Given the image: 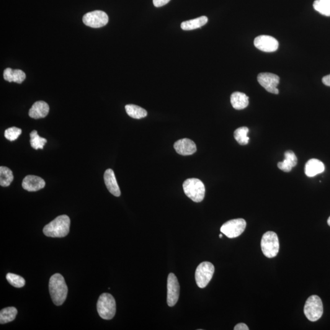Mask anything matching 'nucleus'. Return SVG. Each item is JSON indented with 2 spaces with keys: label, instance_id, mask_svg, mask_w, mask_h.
<instances>
[{
  "label": "nucleus",
  "instance_id": "6e6552de",
  "mask_svg": "<svg viewBox=\"0 0 330 330\" xmlns=\"http://www.w3.org/2000/svg\"><path fill=\"white\" fill-rule=\"evenodd\" d=\"M246 226L247 223L244 219H234L224 223L221 227L220 231L228 238H236L244 233Z\"/></svg>",
  "mask_w": 330,
  "mask_h": 330
},
{
  "label": "nucleus",
  "instance_id": "f8f14e48",
  "mask_svg": "<svg viewBox=\"0 0 330 330\" xmlns=\"http://www.w3.org/2000/svg\"><path fill=\"white\" fill-rule=\"evenodd\" d=\"M254 44L257 49L264 52H273L279 47V43L275 38L267 35L257 36L255 38Z\"/></svg>",
  "mask_w": 330,
  "mask_h": 330
},
{
  "label": "nucleus",
  "instance_id": "39448f33",
  "mask_svg": "<svg viewBox=\"0 0 330 330\" xmlns=\"http://www.w3.org/2000/svg\"><path fill=\"white\" fill-rule=\"evenodd\" d=\"M323 303L318 295L309 296L304 307V313L307 318L311 322H316L323 315Z\"/></svg>",
  "mask_w": 330,
  "mask_h": 330
},
{
  "label": "nucleus",
  "instance_id": "9b49d317",
  "mask_svg": "<svg viewBox=\"0 0 330 330\" xmlns=\"http://www.w3.org/2000/svg\"><path fill=\"white\" fill-rule=\"evenodd\" d=\"M257 81L266 91L274 94H279L277 86L280 83V77L272 73H260L257 76Z\"/></svg>",
  "mask_w": 330,
  "mask_h": 330
},
{
  "label": "nucleus",
  "instance_id": "b1692460",
  "mask_svg": "<svg viewBox=\"0 0 330 330\" xmlns=\"http://www.w3.org/2000/svg\"><path fill=\"white\" fill-rule=\"evenodd\" d=\"M14 179L12 171L8 167L1 166L0 167V185L6 187L9 186Z\"/></svg>",
  "mask_w": 330,
  "mask_h": 330
},
{
  "label": "nucleus",
  "instance_id": "bb28decb",
  "mask_svg": "<svg viewBox=\"0 0 330 330\" xmlns=\"http://www.w3.org/2000/svg\"><path fill=\"white\" fill-rule=\"evenodd\" d=\"M30 144L33 149L38 150V149H43L45 144L47 143V140L45 138L41 137L38 134V131L33 130L30 133Z\"/></svg>",
  "mask_w": 330,
  "mask_h": 330
},
{
  "label": "nucleus",
  "instance_id": "f3484780",
  "mask_svg": "<svg viewBox=\"0 0 330 330\" xmlns=\"http://www.w3.org/2000/svg\"><path fill=\"white\" fill-rule=\"evenodd\" d=\"M325 166L321 161L318 159H311L305 165V174L307 176L313 177L321 174L324 171Z\"/></svg>",
  "mask_w": 330,
  "mask_h": 330
},
{
  "label": "nucleus",
  "instance_id": "72a5a7b5",
  "mask_svg": "<svg viewBox=\"0 0 330 330\" xmlns=\"http://www.w3.org/2000/svg\"><path fill=\"white\" fill-rule=\"evenodd\" d=\"M219 237H220V238H222L223 237L222 234H220V236H219Z\"/></svg>",
  "mask_w": 330,
  "mask_h": 330
},
{
  "label": "nucleus",
  "instance_id": "423d86ee",
  "mask_svg": "<svg viewBox=\"0 0 330 330\" xmlns=\"http://www.w3.org/2000/svg\"><path fill=\"white\" fill-rule=\"evenodd\" d=\"M261 248L263 254L268 258L277 256L280 249L279 240L277 234L273 231L265 233L261 240Z\"/></svg>",
  "mask_w": 330,
  "mask_h": 330
},
{
  "label": "nucleus",
  "instance_id": "ddd939ff",
  "mask_svg": "<svg viewBox=\"0 0 330 330\" xmlns=\"http://www.w3.org/2000/svg\"><path fill=\"white\" fill-rule=\"evenodd\" d=\"M177 153L182 156H191L197 152V146L192 140L188 138L178 140L174 144Z\"/></svg>",
  "mask_w": 330,
  "mask_h": 330
},
{
  "label": "nucleus",
  "instance_id": "a211bd4d",
  "mask_svg": "<svg viewBox=\"0 0 330 330\" xmlns=\"http://www.w3.org/2000/svg\"><path fill=\"white\" fill-rule=\"evenodd\" d=\"M285 160L278 164V167L285 172H290L297 164V157L292 151H287L285 153Z\"/></svg>",
  "mask_w": 330,
  "mask_h": 330
},
{
  "label": "nucleus",
  "instance_id": "cd10ccee",
  "mask_svg": "<svg viewBox=\"0 0 330 330\" xmlns=\"http://www.w3.org/2000/svg\"><path fill=\"white\" fill-rule=\"evenodd\" d=\"M6 280L10 285L15 288H21L24 287L25 285L24 278L19 275L14 274V273H7Z\"/></svg>",
  "mask_w": 330,
  "mask_h": 330
},
{
  "label": "nucleus",
  "instance_id": "6ab92c4d",
  "mask_svg": "<svg viewBox=\"0 0 330 330\" xmlns=\"http://www.w3.org/2000/svg\"><path fill=\"white\" fill-rule=\"evenodd\" d=\"M231 103L234 109L243 110L249 104V98L246 94L241 92H235L232 94Z\"/></svg>",
  "mask_w": 330,
  "mask_h": 330
},
{
  "label": "nucleus",
  "instance_id": "dca6fc26",
  "mask_svg": "<svg viewBox=\"0 0 330 330\" xmlns=\"http://www.w3.org/2000/svg\"><path fill=\"white\" fill-rule=\"evenodd\" d=\"M49 110L50 108L47 103L44 101H38L33 105L28 114L31 118L38 120L47 117Z\"/></svg>",
  "mask_w": 330,
  "mask_h": 330
},
{
  "label": "nucleus",
  "instance_id": "393cba45",
  "mask_svg": "<svg viewBox=\"0 0 330 330\" xmlns=\"http://www.w3.org/2000/svg\"><path fill=\"white\" fill-rule=\"evenodd\" d=\"M313 7L320 14L330 17V0H316Z\"/></svg>",
  "mask_w": 330,
  "mask_h": 330
},
{
  "label": "nucleus",
  "instance_id": "473e14b6",
  "mask_svg": "<svg viewBox=\"0 0 330 330\" xmlns=\"http://www.w3.org/2000/svg\"><path fill=\"white\" fill-rule=\"evenodd\" d=\"M327 223H328L329 225L330 226V216L328 219V221H327Z\"/></svg>",
  "mask_w": 330,
  "mask_h": 330
},
{
  "label": "nucleus",
  "instance_id": "f257e3e1",
  "mask_svg": "<svg viewBox=\"0 0 330 330\" xmlns=\"http://www.w3.org/2000/svg\"><path fill=\"white\" fill-rule=\"evenodd\" d=\"M49 291L54 304L56 306L63 305L68 295V288L64 277L59 273H56L49 282Z\"/></svg>",
  "mask_w": 330,
  "mask_h": 330
},
{
  "label": "nucleus",
  "instance_id": "2f4dec72",
  "mask_svg": "<svg viewBox=\"0 0 330 330\" xmlns=\"http://www.w3.org/2000/svg\"><path fill=\"white\" fill-rule=\"evenodd\" d=\"M322 82L326 86L330 87V74L323 77Z\"/></svg>",
  "mask_w": 330,
  "mask_h": 330
},
{
  "label": "nucleus",
  "instance_id": "0eeeda50",
  "mask_svg": "<svg viewBox=\"0 0 330 330\" xmlns=\"http://www.w3.org/2000/svg\"><path fill=\"white\" fill-rule=\"evenodd\" d=\"M215 267L212 263L203 262L198 265L195 272V280L198 287L205 288L212 280Z\"/></svg>",
  "mask_w": 330,
  "mask_h": 330
},
{
  "label": "nucleus",
  "instance_id": "f03ea898",
  "mask_svg": "<svg viewBox=\"0 0 330 330\" xmlns=\"http://www.w3.org/2000/svg\"><path fill=\"white\" fill-rule=\"evenodd\" d=\"M71 220L66 215L58 216L43 229L46 236L53 238L66 237L70 230Z\"/></svg>",
  "mask_w": 330,
  "mask_h": 330
},
{
  "label": "nucleus",
  "instance_id": "c756f323",
  "mask_svg": "<svg viewBox=\"0 0 330 330\" xmlns=\"http://www.w3.org/2000/svg\"><path fill=\"white\" fill-rule=\"evenodd\" d=\"M171 1V0H153V3L155 6L157 7H160L166 4Z\"/></svg>",
  "mask_w": 330,
  "mask_h": 330
},
{
  "label": "nucleus",
  "instance_id": "c85d7f7f",
  "mask_svg": "<svg viewBox=\"0 0 330 330\" xmlns=\"http://www.w3.org/2000/svg\"><path fill=\"white\" fill-rule=\"evenodd\" d=\"M22 131L20 128L12 127L7 128L4 131L5 138L11 141L16 140L19 136L21 135Z\"/></svg>",
  "mask_w": 330,
  "mask_h": 330
},
{
  "label": "nucleus",
  "instance_id": "4468645a",
  "mask_svg": "<svg viewBox=\"0 0 330 330\" xmlns=\"http://www.w3.org/2000/svg\"><path fill=\"white\" fill-rule=\"evenodd\" d=\"M45 186L44 180L34 175H28L22 182V187L28 192H37Z\"/></svg>",
  "mask_w": 330,
  "mask_h": 330
},
{
  "label": "nucleus",
  "instance_id": "a878e982",
  "mask_svg": "<svg viewBox=\"0 0 330 330\" xmlns=\"http://www.w3.org/2000/svg\"><path fill=\"white\" fill-rule=\"evenodd\" d=\"M249 132L248 128L247 127H242L237 128L234 131V138L237 141V143L241 144V145H247L248 143L249 138L248 137V133Z\"/></svg>",
  "mask_w": 330,
  "mask_h": 330
},
{
  "label": "nucleus",
  "instance_id": "7ed1b4c3",
  "mask_svg": "<svg viewBox=\"0 0 330 330\" xmlns=\"http://www.w3.org/2000/svg\"><path fill=\"white\" fill-rule=\"evenodd\" d=\"M97 310L99 316L103 319H112L117 311V305L114 297L110 293H102L97 301Z\"/></svg>",
  "mask_w": 330,
  "mask_h": 330
},
{
  "label": "nucleus",
  "instance_id": "7c9ffc66",
  "mask_svg": "<svg viewBox=\"0 0 330 330\" xmlns=\"http://www.w3.org/2000/svg\"><path fill=\"white\" fill-rule=\"evenodd\" d=\"M234 330H248V327L246 324L241 323L236 325L234 329Z\"/></svg>",
  "mask_w": 330,
  "mask_h": 330
},
{
  "label": "nucleus",
  "instance_id": "4be33fe9",
  "mask_svg": "<svg viewBox=\"0 0 330 330\" xmlns=\"http://www.w3.org/2000/svg\"><path fill=\"white\" fill-rule=\"evenodd\" d=\"M126 112L130 117L140 120V119L146 117L148 112L144 108L137 106L135 105H127L125 107Z\"/></svg>",
  "mask_w": 330,
  "mask_h": 330
},
{
  "label": "nucleus",
  "instance_id": "5701e85b",
  "mask_svg": "<svg viewBox=\"0 0 330 330\" xmlns=\"http://www.w3.org/2000/svg\"><path fill=\"white\" fill-rule=\"evenodd\" d=\"M17 309L14 307H7L0 312V323L4 324L12 322L16 318Z\"/></svg>",
  "mask_w": 330,
  "mask_h": 330
},
{
  "label": "nucleus",
  "instance_id": "412c9836",
  "mask_svg": "<svg viewBox=\"0 0 330 330\" xmlns=\"http://www.w3.org/2000/svg\"><path fill=\"white\" fill-rule=\"evenodd\" d=\"M208 22V18L206 16H201L197 19L183 22L180 25L182 30L190 31L197 29L205 25Z\"/></svg>",
  "mask_w": 330,
  "mask_h": 330
},
{
  "label": "nucleus",
  "instance_id": "2eb2a0df",
  "mask_svg": "<svg viewBox=\"0 0 330 330\" xmlns=\"http://www.w3.org/2000/svg\"><path fill=\"white\" fill-rule=\"evenodd\" d=\"M104 182L107 189L115 197L121 196V190L119 187L114 171L112 169H108L104 173Z\"/></svg>",
  "mask_w": 330,
  "mask_h": 330
},
{
  "label": "nucleus",
  "instance_id": "9d476101",
  "mask_svg": "<svg viewBox=\"0 0 330 330\" xmlns=\"http://www.w3.org/2000/svg\"><path fill=\"white\" fill-rule=\"evenodd\" d=\"M167 303L170 307L176 305L179 297L180 286L176 276L169 273L167 283Z\"/></svg>",
  "mask_w": 330,
  "mask_h": 330
},
{
  "label": "nucleus",
  "instance_id": "aec40b11",
  "mask_svg": "<svg viewBox=\"0 0 330 330\" xmlns=\"http://www.w3.org/2000/svg\"><path fill=\"white\" fill-rule=\"evenodd\" d=\"M3 77L5 81L9 82H15L17 83H22L26 79V74L24 71L19 69H12L7 68L3 72Z\"/></svg>",
  "mask_w": 330,
  "mask_h": 330
},
{
  "label": "nucleus",
  "instance_id": "20e7f679",
  "mask_svg": "<svg viewBox=\"0 0 330 330\" xmlns=\"http://www.w3.org/2000/svg\"><path fill=\"white\" fill-rule=\"evenodd\" d=\"M185 194L195 203H200L205 197V186L201 180L196 178L188 179L183 184Z\"/></svg>",
  "mask_w": 330,
  "mask_h": 330
},
{
  "label": "nucleus",
  "instance_id": "1a4fd4ad",
  "mask_svg": "<svg viewBox=\"0 0 330 330\" xmlns=\"http://www.w3.org/2000/svg\"><path fill=\"white\" fill-rule=\"evenodd\" d=\"M82 22L87 27L101 28L108 24V16L104 11H94L85 14L82 17Z\"/></svg>",
  "mask_w": 330,
  "mask_h": 330
}]
</instances>
